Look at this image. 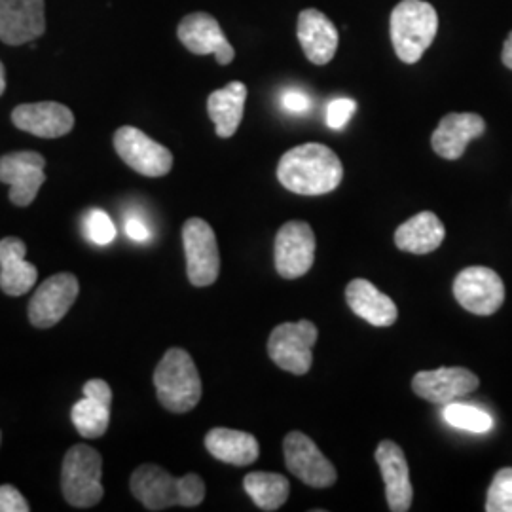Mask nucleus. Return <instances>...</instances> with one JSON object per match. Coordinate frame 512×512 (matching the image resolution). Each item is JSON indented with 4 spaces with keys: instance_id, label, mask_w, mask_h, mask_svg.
I'll return each mask as SVG.
<instances>
[{
    "instance_id": "nucleus-1",
    "label": "nucleus",
    "mask_w": 512,
    "mask_h": 512,
    "mask_svg": "<svg viewBox=\"0 0 512 512\" xmlns=\"http://www.w3.org/2000/svg\"><path fill=\"white\" fill-rule=\"evenodd\" d=\"M277 179L298 196H323L340 186L344 167L329 147L306 143L283 154L277 165Z\"/></svg>"
},
{
    "instance_id": "nucleus-2",
    "label": "nucleus",
    "mask_w": 512,
    "mask_h": 512,
    "mask_svg": "<svg viewBox=\"0 0 512 512\" xmlns=\"http://www.w3.org/2000/svg\"><path fill=\"white\" fill-rule=\"evenodd\" d=\"M131 494L148 511L169 507H198L205 499V482L196 473L175 478L158 465H141L131 475Z\"/></svg>"
},
{
    "instance_id": "nucleus-3",
    "label": "nucleus",
    "mask_w": 512,
    "mask_h": 512,
    "mask_svg": "<svg viewBox=\"0 0 512 512\" xmlns=\"http://www.w3.org/2000/svg\"><path fill=\"white\" fill-rule=\"evenodd\" d=\"M158 401L173 414H186L202 399V378L188 351L171 348L154 370Z\"/></svg>"
},
{
    "instance_id": "nucleus-4",
    "label": "nucleus",
    "mask_w": 512,
    "mask_h": 512,
    "mask_svg": "<svg viewBox=\"0 0 512 512\" xmlns=\"http://www.w3.org/2000/svg\"><path fill=\"white\" fill-rule=\"evenodd\" d=\"M437 31V10L425 0H403L391 12V42L403 63H418L433 44Z\"/></svg>"
},
{
    "instance_id": "nucleus-5",
    "label": "nucleus",
    "mask_w": 512,
    "mask_h": 512,
    "mask_svg": "<svg viewBox=\"0 0 512 512\" xmlns=\"http://www.w3.org/2000/svg\"><path fill=\"white\" fill-rule=\"evenodd\" d=\"M103 458L101 454L88 446L76 444L63 459L61 469V488L69 505L78 509L95 507L103 499Z\"/></svg>"
},
{
    "instance_id": "nucleus-6",
    "label": "nucleus",
    "mask_w": 512,
    "mask_h": 512,
    "mask_svg": "<svg viewBox=\"0 0 512 512\" xmlns=\"http://www.w3.org/2000/svg\"><path fill=\"white\" fill-rule=\"evenodd\" d=\"M319 330L311 321H298V323H281L275 327L268 340V355L285 372L296 376L308 374L313 353L311 349L317 342Z\"/></svg>"
},
{
    "instance_id": "nucleus-7",
    "label": "nucleus",
    "mask_w": 512,
    "mask_h": 512,
    "mask_svg": "<svg viewBox=\"0 0 512 512\" xmlns=\"http://www.w3.org/2000/svg\"><path fill=\"white\" fill-rule=\"evenodd\" d=\"M186 274L194 287L213 285L220 274V255L217 236L203 219H188L183 226Z\"/></svg>"
},
{
    "instance_id": "nucleus-8",
    "label": "nucleus",
    "mask_w": 512,
    "mask_h": 512,
    "mask_svg": "<svg viewBox=\"0 0 512 512\" xmlns=\"http://www.w3.org/2000/svg\"><path fill=\"white\" fill-rule=\"evenodd\" d=\"M114 148L133 171L145 177H164L173 167L171 150L133 126H124L114 133Z\"/></svg>"
},
{
    "instance_id": "nucleus-9",
    "label": "nucleus",
    "mask_w": 512,
    "mask_h": 512,
    "mask_svg": "<svg viewBox=\"0 0 512 512\" xmlns=\"http://www.w3.org/2000/svg\"><path fill=\"white\" fill-rule=\"evenodd\" d=\"M277 274L285 279H298L308 274L315 260V234L308 222L293 220L281 226L274 243Z\"/></svg>"
},
{
    "instance_id": "nucleus-10",
    "label": "nucleus",
    "mask_w": 512,
    "mask_h": 512,
    "mask_svg": "<svg viewBox=\"0 0 512 512\" xmlns=\"http://www.w3.org/2000/svg\"><path fill=\"white\" fill-rule=\"evenodd\" d=\"M285 465L291 475L311 488H329L336 482V469L304 433L293 431L283 440Z\"/></svg>"
},
{
    "instance_id": "nucleus-11",
    "label": "nucleus",
    "mask_w": 512,
    "mask_h": 512,
    "mask_svg": "<svg viewBox=\"0 0 512 512\" xmlns=\"http://www.w3.org/2000/svg\"><path fill=\"white\" fill-rule=\"evenodd\" d=\"M454 296L465 310L475 315H494L505 302V285L494 270L471 266L456 277Z\"/></svg>"
},
{
    "instance_id": "nucleus-12",
    "label": "nucleus",
    "mask_w": 512,
    "mask_h": 512,
    "mask_svg": "<svg viewBox=\"0 0 512 512\" xmlns=\"http://www.w3.org/2000/svg\"><path fill=\"white\" fill-rule=\"evenodd\" d=\"M46 160L42 154L23 150L0 158V183L10 186V202L27 207L35 202L40 186L46 181Z\"/></svg>"
},
{
    "instance_id": "nucleus-13",
    "label": "nucleus",
    "mask_w": 512,
    "mask_h": 512,
    "mask_svg": "<svg viewBox=\"0 0 512 512\" xmlns=\"http://www.w3.org/2000/svg\"><path fill=\"white\" fill-rule=\"evenodd\" d=\"M78 279L73 274H55L48 277L29 302V319L38 329L57 325L78 298Z\"/></svg>"
},
{
    "instance_id": "nucleus-14",
    "label": "nucleus",
    "mask_w": 512,
    "mask_h": 512,
    "mask_svg": "<svg viewBox=\"0 0 512 512\" xmlns=\"http://www.w3.org/2000/svg\"><path fill=\"white\" fill-rule=\"evenodd\" d=\"M46 31L44 0H0V40L21 46L42 37Z\"/></svg>"
},
{
    "instance_id": "nucleus-15",
    "label": "nucleus",
    "mask_w": 512,
    "mask_h": 512,
    "mask_svg": "<svg viewBox=\"0 0 512 512\" xmlns=\"http://www.w3.org/2000/svg\"><path fill=\"white\" fill-rule=\"evenodd\" d=\"M478 384V376L461 366L423 370L412 378L414 393L433 404H448L454 399L467 397L478 389Z\"/></svg>"
},
{
    "instance_id": "nucleus-16",
    "label": "nucleus",
    "mask_w": 512,
    "mask_h": 512,
    "mask_svg": "<svg viewBox=\"0 0 512 512\" xmlns=\"http://www.w3.org/2000/svg\"><path fill=\"white\" fill-rule=\"evenodd\" d=\"M177 35L188 52L196 55L213 54L219 65H230L236 57L232 44L220 29L219 21L209 14L196 12L186 16L179 23Z\"/></svg>"
},
{
    "instance_id": "nucleus-17",
    "label": "nucleus",
    "mask_w": 512,
    "mask_h": 512,
    "mask_svg": "<svg viewBox=\"0 0 512 512\" xmlns=\"http://www.w3.org/2000/svg\"><path fill=\"white\" fill-rule=\"evenodd\" d=\"M376 463L385 482L387 505L393 512L410 511L414 490L403 448L393 440H382L376 448Z\"/></svg>"
},
{
    "instance_id": "nucleus-18",
    "label": "nucleus",
    "mask_w": 512,
    "mask_h": 512,
    "mask_svg": "<svg viewBox=\"0 0 512 512\" xmlns=\"http://www.w3.org/2000/svg\"><path fill=\"white\" fill-rule=\"evenodd\" d=\"M12 122L16 128L35 137L57 139L73 131L74 114L69 107L54 101L27 103L14 109Z\"/></svg>"
},
{
    "instance_id": "nucleus-19",
    "label": "nucleus",
    "mask_w": 512,
    "mask_h": 512,
    "mask_svg": "<svg viewBox=\"0 0 512 512\" xmlns=\"http://www.w3.org/2000/svg\"><path fill=\"white\" fill-rule=\"evenodd\" d=\"M486 131L482 116L473 112H452L444 116L431 137L433 150L444 160H459L465 148Z\"/></svg>"
},
{
    "instance_id": "nucleus-20",
    "label": "nucleus",
    "mask_w": 512,
    "mask_h": 512,
    "mask_svg": "<svg viewBox=\"0 0 512 512\" xmlns=\"http://www.w3.org/2000/svg\"><path fill=\"white\" fill-rule=\"evenodd\" d=\"M112 391L105 380H90L84 385V399L74 404L71 412L76 431L84 439H99L107 433L110 423Z\"/></svg>"
},
{
    "instance_id": "nucleus-21",
    "label": "nucleus",
    "mask_w": 512,
    "mask_h": 512,
    "mask_svg": "<svg viewBox=\"0 0 512 512\" xmlns=\"http://www.w3.org/2000/svg\"><path fill=\"white\" fill-rule=\"evenodd\" d=\"M298 40L313 65H327L338 50V31L319 10H304L298 16Z\"/></svg>"
},
{
    "instance_id": "nucleus-22",
    "label": "nucleus",
    "mask_w": 512,
    "mask_h": 512,
    "mask_svg": "<svg viewBox=\"0 0 512 512\" xmlns=\"http://www.w3.org/2000/svg\"><path fill=\"white\" fill-rule=\"evenodd\" d=\"M27 247L19 238L0 241V289L8 296H23L37 283L38 270L25 260Z\"/></svg>"
},
{
    "instance_id": "nucleus-23",
    "label": "nucleus",
    "mask_w": 512,
    "mask_h": 512,
    "mask_svg": "<svg viewBox=\"0 0 512 512\" xmlns=\"http://www.w3.org/2000/svg\"><path fill=\"white\" fill-rule=\"evenodd\" d=\"M346 300L355 315L374 327H391L399 317L397 304L366 279H353L349 283Z\"/></svg>"
},
{
    "instance_id": "nucleus-24",
    "label": "nucleus",
    "mask_w": 512,
    "mask_h": 512,
    "mask_svg": "<svg viewBox=\"0 0 512 512\" xmlns=\"http://www.w3.org/2000/svg\"><path fill=\"white\" fill-rule=\"evenodd\" d=\"M446 238V228L431 211H423L403 222L395 232V245L412 255H427L437 251Z\"/></svg>"
},
{
    "instance_id": "nucleus-25",
    "label": "nucleus",
    "mask_w": 512,
    "mask_h": 512,
    "mask_svg": "<svg viewBox=\"0 0 512 512\" xmlns=\"http://www.w3.org/2000/svg\"><path fill=\"white\" fill-rule=\"evenodd\" d=\"M205 448L213 458L236 467L255 463L260 454L258 440L251 433L226 427L211 429L205 437Z\"/></svg>"
},
{
    "instance_id": "nucleus-26",
    "label": "nucleus",
    "mask_w": 512,
    "mask_h": 512,
    "mask_svg": "<svg viewBox=\"0 0 512 512\" xmlns=\"http://www.w3.org/2000/svg\"><path fill=\"white\" fill-rule=\"evenodd\" d=\"M247 101V86L243 82H230L222 90L211 93L207 99V112L213 120L220 139H230L238 131Z\"/></svg>"
},
{
    "instance_id": "nucleus-27",
    "label": "nucleus",
    "mask_w": 512,
    "mask_h": 512,
    "mask_svg": "<svg viewBox=\"0 0 512 512\" xmlns=\"http://www.w3.org/2000/svg\"><path fill=\"white\" fill-rule=\"evenodd\" d=\"M243 488L260 511L281 509L291 494L289 480L277 473H251L243 478Z\"/></svg>"
},
{
    "instance_id": "nucleus-28",
    "label": "nucleus",
    "mask_w": 512,
    "mask_h": 512,
    "mask_svg": "<svg viewBox=\"0 0 512 512\" xmlns=\"http://www.w3.org/2000/svg\"><path fill=\"white\" fill-rule=\"evenodd\" d=\"M442 418L448 425L469 433H488L494 427L492 416L471 404L448 403L442 410Z\"/></svg>"
},
{
    "instance_id": "nucleus-29",
    "label": "nucleus",
    "mask_w": 512,
    "mask_h": 512,
    "mask_svg": "<svg viewBox=\"0 0 512 512\" xmlns=\"http://www.w3.org/2000/svg\"><path fill=\"white\" fill-rule=\"evenodd\" d=\"M486 511L512 512V467L497 471L486 497Z\"/></svg>"
},
{
    "instance_id": "nucleus-30",
    "label": "nucleus",
    "mask_w": 512,
    "mask_h": 512,
    "mask_svg": "<svg viewBox=\"0 0 512 512\" xmlns=\"http://www.w3.org/2000/svg\"><path fill=\"white\" fill-rule=\"evenodd\" d=\"M86 234L92 243L105 247L116 238V226L105 211L92 209L86 217Z\"/></svg>"
},
{
    "instance_id": "nucleus-31",
    "label": "nucleus",
    "mask_w": 512,
    "mask_h": 512,
    "mask_svg": "<svg viewBox=\"0 0 512 512\" xmlns=\"http://www.w3.org/2000/svg\"><path fill=\"white\" fill-rule=\"evenodd\" d=\"M357 103L348 97L334 99L327 109V126L330 129H342L349 122V118L355 114Z\"/></svg>"
},
{
    "instance_id": "nucleus-32",
    "label": "nucleus",
    "mask_w": 512,
    "mask_h": 512,
    "mask_svg": "<svg viewBox=\"0 0 512 512\" xmlns=\"http://www.w3.org/2000/svg\"><path fill=\"white\" fill-rule=\"evenodd\" d=\"M29 501L14 486H0V512H29Z\"/></svg>"
},
{
    "instance_id": "nucleus-33",
    "label": "nucleus",
    "mask_w": 512,
    "mask_h": 512,
    "mask_svg": "<svg viewBox=\"0 0 512 512\" xmlns=\"http://www.w3.org/2000/svg\"><path fill=\"white\" fill-rule=\"evenodd\" d=\"M281 105L285 107V110H289V112L302 114V112L310 110L311 101L306 93L298 92V90H289V92L283 93Z\"/></svg>"
},
{
    "instance_id": "nucleus-34",
    "label": "nucleus",
    "mask_w": 512,
    "mask_h": 512,
    "mask_svg": "<svg viewBox=\"0 0 512 512\" xmlns=\"http://www.w3.org/2000/svg\"><path fill=\"white\" fill-rule=\"evenodd\" d=\"M126 234L137 243H147L150 239L147 222L139 219V217H129L128 222H126Z\"/></svg>"
},
{
    "instance_id": "nucleus-35",
    "label": "nucleus",
    "mask_w": 512,
    "mask_h": 512,
    "mask_svg": "<svg viewBox=\"0 0 512 512\" xmlns=\"http://www.w3.org/2000/svg\"><path fill=\"white\" fill-rule=\"evenodd\" d=\"M501 59H503L505 67H509L512 71V31L511 35L505 40V44H503V55H501Z\"/></svg>"
},
{
    "instance_id": "nucleus-36",
    "label": "nucleus",
    "mask_w": 512,
    "mask_h": 512,
    "mask_svg": "<svg viewBox=\"0 0 512 512\" xmlns=\"http://www.w3.org/2000/svg\"><path fill=\"white\" fill-rule=\"evenodd\" d=\"M6 90V73H4V65L0 61V95Z\"/></svg>"
}]
</instances>
